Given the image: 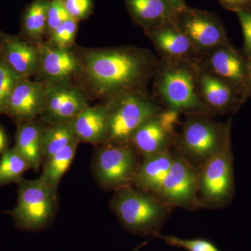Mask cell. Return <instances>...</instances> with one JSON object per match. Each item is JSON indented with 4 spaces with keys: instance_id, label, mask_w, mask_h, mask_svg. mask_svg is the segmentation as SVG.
<instances>
[{
    "instance_id": "1",
    "label": "cell",
    "mask_w": 251,
    "mask_h": 251,
    "mask_svg": "<svg viewBox=\"0 0 251 251\" xmlns=\"http://www.w3.org/2000/svg\"><path fill=\"white\" fill-rule=\"evenodd\" d=\"M80 75L99 98L145 91L159 59L148 50L131 46L90 49L79 56Z\"/></svg>"
},
{
    "instance_id": "2",
    "label": "cell",
    "mask_w": 251,
    "mask_h": 251,
    "mask_svg": "<svg viewBox=\"0 0 251 251\" xmlns=\"http://www.w3.org/2000/svg\"><path fill=\"white\" fill-rule=\"evenodd\" d=\"M198 62L160 59L153 76V91L167 109L186 115L212 112L198 88Z\"/></svg>"
},
{
    "instance_id": "3",
    "label": "cell",
    "mask_w": 251,
    "mask_h": 251,
    "mask_svg": "<svg viewBox=\"0 0 251 251\" xmlns=\"http://www.w3.org/2000/svg\"><path fill=\"white\" fill-rule=\"evenodd\" d=\"M110 206L126 230L143 237L161 234L171 212V206L152 193L133 186L115 191Z\"/></svg>"
},
{
    "instance_id": "4",
    "label": "cell",
    "mask_w": 251,
    "mask_h": 251,
    "mask_svg": "<svg viewBox=\"0 0 251 251\" xmlns=\"http://www.w3.org/2000/svg\"><path fill=\"white\" fill-rule=\"evenodd\" d=\"M231 123H219L211 114H188L175 141L178 153L201 168L211 156L230 141Z\"/></svg>"
},
{
    "instance_id": "5",
    "label": "cell",
    "mask_w": 251,
    "mask_h": 251,
    "mask_svg": "<svg viewBox=\"0 0 251 251\" xmlns=\"http://www.w3.org/2000/svg\"><path fill=\"white\" fill-rule=\"evenodd\" d=\"M17 203L9 214L20 228L40 231L51 224L58 204L57 188L40 179L22 178L17 183Z\"/></svg>"
},
{
    "instance_id": "6",
    "label": "cell",
    "mask_w": 251,
    "mask_h": 251,
    "mask_svg": "<svg viewBox=\"0 0 251 251\" xmlns=\"http://www.w3.org/2000/svg\"><path fill=\"white\" fill-rule=\"evenodd\" d=\"M139 156L129 143L106 142L98 145L92 163L96 181L107 191L133 186L141 163Z\"/></svg>"
},
{
    "instance_id": "7",
    "label": "cell",
    "mask_w": 251,
    "mask_h": 251,
    "mask_svg": "<svg viewBox=\"0 0 251 251\" xmlns=\"http://www.w3.org/2000/svg\"><path fill=\"white\" fill-rule=\"evenodd\" d=\"M109 105L108 142L129 143L133 133L161 108L145 91H135L107 100Z\"/></svg>"
},
{
    "instance_id": "8",
    "label": "cell",
    "mask_w": 251,
    "mask_h": 251,
    "mask_svg": "<svg viewBox=\"0 0 251 251\" xmlns=\"http://www.w3.org/2000/svg\"><path fill=\"white\" fill-rule=\"evenodd\" d=\"M234 193L233 154L230 140L200 168V206L206 209L224 207L232 201Z\"/></svg>"
},
{
    "instance_id": "9",
    "label": "cell",
    "mask_w": 251,
    "mask_h": 251,
    "mask_svg": "<svg viewBox=\"0 0 251 251\" xmlns=\"http://www.w3.org/2000/svg\"><path fill=\"white\" fill-rule=\"evenodd\" d=\"M200 169L179 153H175L171 169L154 196L169 206L196 211Z\"/></svg>"
},
{
    "instance_id": "10",
    "label": "cell",
    "mask_w": 251,
    "mask_h": 251,
    "mask_svg": "<svg viewBox=\"0 0 251 251\" xmlns=\"http://www.w3.org/2000/svg\"><path fill=\"white\" fill-rule=\"evenodd\" d=\"M175 23L191 41L200 57L210 50L230 44L219 16L210 11L188 6L177 13Z\"/></svg>"
},
{
    "instance_id": "11",
    "label": "cell",
    "mask_w": 251,
    "mask_h": 251,
    "mask_svg": "<svg viewBox=\"0 0 251 251\" xmlns=\"http://www.w3.org/2000/svg\"><path fill=\"white\" fill-rule=\"evenodd\" d=\"M44 103L40 117L44 125L70 122L88 106L87 95L72 82H44Z\"/></svg>"
},
{
    "instance_id": "12",
    "label": "cell",
    "mask_w": 251,
    "mask_h": 251,
    "mask_svg": "<svg viewBox=\"0 0 251 251\" xmlns=\"http://www.w3.org/2000/svg\"><path fill=\"white\" fill-rule=\"evenodd\" d=\"M179 116L175 110H161L133 133L129 144L143 158L170 150Z\"/></svg>"
},
{
    "instance_id": "13",
    "label": "cell",
    "mask_w": 251,
    "mask_h": 251,
    "mask_svg": "<svg viewBox=\"0 0 251 251\" xmlns=\"http://www.w3.org/2000/svg\"><path fill=\"white\" fill-rule=\"evenodd\" d=\"M198 64L232 86L240 96L242 105L247 84L248 60L245 56L229 44L201 54Z\"/></svg>"
},
{
    "instance_id": "14",
    "label": "cell",
    "mask_w": 251,
    "mask_h": 251,
    "mask_svg": "<svg viewBox=\"0 0 251 251\" xmlns=\"http://www.w3.org/2000/svg\"><path fill=\"white\" fill-rule=\"evenodd\" d=\"M39 52L38 74L45 82H70L72 77L80 75V57L70 49L50 45L48 42L37 44Z\"/></svg>"
},
{
    "instance_id": "15",
    "label": "cell",
    "mask_w": 251,
    "mask_h": 251,
    "mask_svg": "<svg viewBox=\"0 0 251 251\" xmlns=\"http://www.w3.org/2000/svg\"><path fill=\"white\" fill-rule=\"evenodd\" d=\"M144 31L161 59L194 62L199 61L200 54L175 21Z\"/></svg>"
},
{
    "instance_id": "16",
    "label": "cell",
    "mask_w": 251,
    "mask_h": 251,
    "mask_svg": "<svg viewBox=\"0 0 251 251\" xmlns=\"http://www.w3.org/2000/svg\"><path fill=\"white\" fill-rule=\"evenodd\" d=\"M44 92V82L21 78L10 96L5 114L18 123L35 121L42 112Z\"/></svg>"
},
{
    "instance_id": "17",
    "label": "cell",
    "mask_w": 251,
    "mask_h": 251,
    "mask_svg": "<svg viewBox=\"0 0 251 251\" xmlns=\"http://www.w3.org/2000/svg\"><path fill=\"white\" fill-rule=\"evenodd\" d=\"M198 88L203 103L212 113L234 112L242 105L240 96L232 86L201 66Z\"/></svg>"
},
{
    "instance_id": "18",
    "label": "cell",
    "mask_w": 251,
    "mask_h": 251,
    "mask_svg": "<svg viewBox=\"0 0 251 251\" xmlns=\"http://www.w3.org/2000/svg\"><path fill=\"white\" fill-rule=\"evenodd\" d=\"M78 143L101 145L108 142L109 133V105L86 107L69 122Z\"/></svg>"
},
{
    "instance_id": "19",
    "label": "cell",
    "mask_w": 251,
    "mask_h": 251,
    "mask_svg": "<svg viewBox=\"0 0 251 251\" xmlns=\"http://www.w3.org/2000/svg\"><path fill=\"white\" fill-rule=\"evenodd\" d=\"M0 57L21 78L37 74L39 52L37 45L29 44L18 36L3 35Z\"/></svg>"
},
{
    "instance_id": "20",
    "label": "cell",
    "mask_w": 251,
    "mask_h": 251,
    "mask_svg": "<svg viewBox=\"0 0 251 251\" xmlns=\"http://www.w3.org/2000/svg\"><path fill=\"white\" fill-rule=\"evenodd\" d=\"M133 22L143 30L175 22L177 12L163 0H125Z\"/></svg>"
},
{
    "instance_id": "21",
    "label": "cell",
    "mask_w": 251,
    "mask_h": 251,
    "mask_svg": "<svg viewBox=\"0 0 251 251\" xmlns=\"http://www.w3.org/2000/svg\"><path fill=\"white\" fill-rule=\"evenodd\" d=\"M174 156L175 153L168 150L144 158L135 175L133 186L154 195L171 169Z\"/></svg>"
},
{
    "instance_id": "22",
    "label": "cell",
    "mask_w": 251,
    "mask_h": 251,
    "mask_svg": "<svg viewBox=\"0 0 251 251\" xmlns=\"http://www.w3.org/2000/svg\"><path fill=\"white\" fill-rule=\"evenodd\" d=\"M44 125L35 121L18 123L14 148L28 162L31 169L43 166L42 135Z\"/></svg>"
},
{
    "instance_id": "23",
    "label": "cell",
    "mask_w": 251,
    "mask_h": 251,
    "mask_svg": "<svg viewBox=\"0 0 251 251\" xmlns=\"http://www.w3.org/2000/svg\"><path fill=\"white\" fill-rule=\"evenodd\" d=\"M50 0H33L26 6L21 19L23 35L36 44L46 36L48 9Z\"/></svg>"
},
{
    "instance_id": "24",
    "label": "cell",
    "mask_w": 251,
    "mask_h": 251,
    "mask_svg": "<svg viewBox=\"0 0 251 251\" xmlns=\"http://www.w3.org/2000/svg\"><path fill=\"white\" fill-rule=\"evenodd\" d=\"M78 143L77 140L72 142L44 162L39 179L50 186L57 188L63 176L72 164Z\"/></svg>"
},
{
    "instance_id": "25",
    "label": "cell",
    "mask_w": 251,
    "mask_h": 251,
    "mask_svg": "<svg viewBox=\"0 0 251 251\" xmlns=\"http://www.w3.org/2000/svg\"><path fill=\"white\" fill-rule=\"evenodd\" d=\"M75 140L76 139L69 122L44 125L42 135L43 164Z\"/></svg>"
},
{
    "instance_id": "26",
    "label": "cell",
    "mask_w": 251,
    "mask_h": 251,
    "mask_svg": "<svg viewBox=\"0 0 251 251\" xmlns=\"http://www.w3.org/2000/svg\"><path fill=\"white\" fill-rule=\"evenodd\" d=\"M29 169V163L16 149H6L0 158V187L11 183L17 184Z\"/></svg>"
},
{
    "instance_id": "27",
    "label": "cell",
    "mask_w": 251,
    "mask_h": 251,
    "mask_svg": "<svg viewBox=\"0 0 251 251\" xmlns=\"http://www.w3.org/2000/svg\"><path fill=\"white\" fill-rule=\"evenodd\" d=\"M21 79L0 57V115L6 112L8 100Z\"/></svg>"
},
{
    "instance_id": "28",
    "label": "cell",
    "mask_w": 251,
    "mask_h": 251,
    "mask_svg": "<svg viewBox=\"0 0 251 251\" xmlns=\"http://www.w3.org/2000/svg\"><path fill=\"white\" fill-rule=\"evenodd\" d=\"M78 30V21L69 18L51 34L47 41L50 45L63 49L72 47Z\"/></svg>"
},
{
    "instance_id": "29",
    "label": "cell",
    "mask_w": 251,
    "mask_h": 251,
    "mask_svg": "<svg viewBox=\"0 0 251 251\" xmlns=\"http://www.w3.org/2000/svg\"><path fill=\"white\" fill-rule=\"evenodd\" d=\"M156 237L163 239L168 245L184 249L187 251H221L210 241L203 239H186L172 235L158 234Z\"/></svg>"
},
{
    "instance_id": "30",
    "label": "cell",
    "mask_w": 251,
    "mask_h": 251,
    "mask_svg": "<svg viewBox=\"0 0 251 251\" xmlns=\"http://www.w3.org/2000/svg\"><path fill=\"white\" fill-rule=\"evenodd\" d=\"M70 18L62 0H50L48 9L46 36L48 38L63 23Z\"/></svg>"
},
{
    "instance_id": "31",
    "label": "cell",
    "mask_w": 251,
    "mask_h": 251,
    "mask_svg": "<svg viewBox=\"0 0 251 251\" xmlns=\"http://www.w3.org/2000/svg\"><path fill=\"white\" fill-rule=\"evenodd\" d=\"M71 18L77 21L90 17L94 11V0H62Z\"/></svg>"
},
{
    "instance_id": "32",
    "label": "cell",
    "mask_w": 251,
    "mask_h": 251,
    "mask_svg": "<svg viewBox=\"0 0 251 251\" xmlns=\"http://www.w3.org/2000/svg\"><path fill=\"white\" fill-rule=\"evenodd\" d=\"M244 35V56L247 58L251 57V11H242L236 13Z\"/></svg>"
},
{
    "instance_id": "33",
    "label": "cell",
    "mask_w": 251,
    "mask_h": 251,
    "mask_svg": "<svg viewBox=\"0 0 251 251\" xmlns=\"http://www.w3.org/2000/svg\"><path fill=\"white\" fill-rule=\"evenodd\" d=\"M223 7L233 11L239 12L242 11H251V0H219Z\"/></svg>"
},
{
    "instance_id": "34",
    "label": "cell",
    "mask_w": 251,
    "mask_h": 251,
    "mask_svg": "<svg viewBox=\"0 0 251 251\" xmlns=\"http://www.w3.org/2000/svg\"><path fill=\"white\" fill-rule=\"evenodd\" d=\"M248 72H247V84L245 93L242 99V104L251 97V57L247 58Z\"/></svg>"
},
{
    "instance_id": "35",
    "label": "cell",
    "mask_w": 251,
    "mask_h": 251,
    "mask_svg": "<svg viewBox=\"0 0 251 251\" xmlns=\"http://www.w3.org/2000/svg\"><path fill=\"white\" fill-rule=\"evenodd\" d=\"M167 4L173 8L176 12H181L187 9L188 5L186 4V0H163Z\"/></svg>"
},
{
    "instance_id": "36",
    "label": "cell",
    "mask_w": 251,
    "mask_h": 251,
    "mask_svg": "<svg viewBox=\"0 0 251 251\" xmlns=\"http://www.w3.org/2000/svg\"><path fill=\"white\" fill-rule=\"evenodd\" d=\"M7 149V139L4 130L0 128V153L4 152Z\"/></svg>"
},
{
    "instance_id": "37",
    "label": "cell",
    "mask_w": 251,
    "mask_h": 251,
    "mask_svg": "<svg viewBox=\"0 0 251 251\" xmlns=\"http://www.w3.org/2000/svg\"><path fill=\"white\" fill-rule=\"evenodd\" d=\"M3 34L0 31V50H1V41H2Z\"/></svg>"
}]
</instances>
